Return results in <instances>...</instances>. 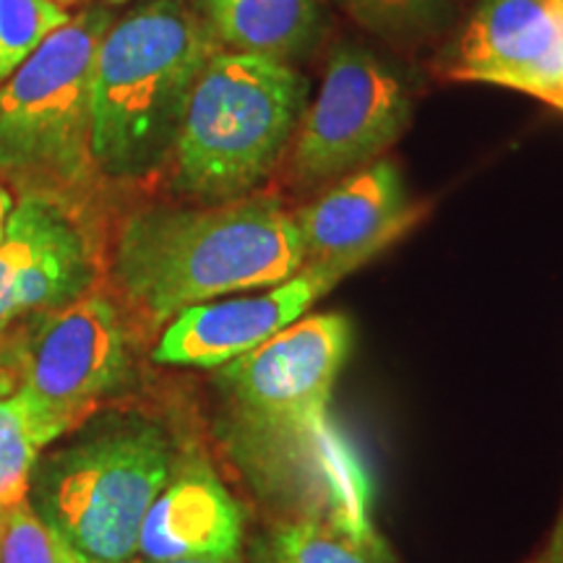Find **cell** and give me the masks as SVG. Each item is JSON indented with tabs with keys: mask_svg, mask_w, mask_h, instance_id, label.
<instances>
[{
	"mask_svg": "<svg viewBox=\"0 0 563 563\" xmlns=\"http://www.w3.org/2000/svg\"><path fill=\"white\" fill-rule=\"evenodd\" d=\"M110 3H125V0H110Z\"/></svg>",
	"mask_w": 563,
	"mask_h": 563,
	"instance_id": "484cf974",
	"label": "cell"
},
{
	"mask_svg": "<svg viewBox=\"0 0 563 563\" xmlns=\"http://www.w3.org/2000/svg\"><path fill=\"white\" fill-rule=\"evenodd\" d=\"M162 563H235V561H217V559H183V561H162Z\"/></svg>",
	"mask_w": 563,
	"mask_h": 563,
	"instance_id": "603a6c76",
	"label": "cell"
},
{
	"mask_svg": "<svg viewBox=\"0 0 563 563\" xmlns=\"http://www.w3.org/2000/svg\"><path fill=\"white\" fill-rule=\"evenodd\" d=\"M264 563H397L378 532L329 519H282L266 538Z\"/></svg>",
	"mask_w": 563,
	"mask_h": 563,
	"instance_id": "9a60e30c",
	"label": "cell"
},
{
	"mask_svg": "<svg viewBox=\"0 0 563 563\" xmlns=\"http://www.w3.org/2000/svg\"><path fill=\"white\" fill-rule=\"evenodd\" d=\"M3 563H87L37 517L30 498L0 509Z\"/></svg>",
	"mask_w": 563,
	"mask_h": 563,
	"instance_id": "ffe728a7",
	"label": "cell"
},
{
	"mask_svg": "<svg viewBox=\"0 0 563 563\" xmlns=\"http://www.w3.org/2000/svg\"><path fill=\"white\" fill-rule=\"evenodd\" d=\"M222 51L290 63L319 42L316 0H199Z\"/></svg>",
	"mask_w": 563,
	"mask_h": 563,
	"instance_id": "4fadbf2b",
	"label": "cell"
},
{
	"mask_svg": "<svg viewBox=\"0 0 563 563\" xmlns=\"http://www.w3.org/2000/svg\"><path fill=\"white\" fill-rule=\"evenodd\" d=\"M173 467L165 428L141 415H112L34 464L30 504L87 563H131L146 511Z\"/></svg>",
	"mask_w": 563,
	"mask_h": 563,
	"instance_id": "5b68a950",
	"label": "cell"
},
{
	"mask_svg": "<svg viewBox=\"0 0 563 563\" xmlns=\"http://www.w3.org/2000/svg\"><path fill=\"white\" fill-rule=\"evenodd\" d=\"M243 548V511L207 462H186L146 511L139 555L146 563L235 561Z\"/></svg>",
	"mask_w": 563,
	"mask_h": 563,
	"instance_id": "7c38bea8",
	"label": "cell"
},
{
	"mask_svg": "<svg viewBox=\"0 0 563 563\" xmlns=\"http://www.w3.org/2000/svg\"><path fill=\"white\" fill-rule=\"evenodd\" d=\"M555 5H559V9H561V13H563V0H555Z\"/></svg>",
	"mask_w": 563,
	"mask_h": 563,
	"instance_id": "d4e9b609",
	"label": "cell"
},
{
	"mask_svg": "<svg viewBox=\"0 0 563 563\" xmlns=\"http://www.w3.org/2000/svg\"><path fill=\"white\" fill-rule=\"evenodd\" d=\"M112 16L87 9L0 84V170L47 188L84 186L91 157L95 60Z\"/></svg>",
	"mask_w": 563,
	"mask_h": 563,
	"instance_id": "8992f818",
	"label": "cell"
},
{
	"mask_svg": "<svg viewBox=\"0 0 563 563\" xmlns=\"http://www.w3.org/2000/svg\"><path fill=\"white\" fill-rule=\"evenodd\" d=\"M95 282L87 238L55 203L34 258L16 282V319L26 313H53L84 298Z\"/></svg>",
	"mask_w": 563,
	"mask_h": 563,
	"instance_id": "5bb4252c",
	"label": "cell"
},
{
	"mask_svg": "<svg viewBox=\"0 0 563 563\" xmlns=\"http://www.w3.org/2000/svg\"><path fill=\"white\" fill-rule=\"evenodd\" d=\"M308 79L290 63L217 51L196 79L173 146V186L220 203L256 191L292 144Z\"/></svg>",
	"mask_w": 563,
	"mask_h": 563,
	"instance_id": "277c9868",
	"label": "cell"
},
{
	"mask_svg": "<svg viewBox=\"0 0 563 563\" xmlns=\"http://www.w3.org/2000/svg\"><path fill=\"white\" fill-rule=\"evenodd\" d=\"M37 441L26 426L21 399H0V509H9L30 498V483L37 464Z\"/></svg>",
	"mask_w": 563,
	"mask_h": 563,
	"instance_id": "d6986e66",
	"label": "cell"
},
{
	"mask_svg": "<svg viewBox=\"0 0 563 563\" xmlns=\"http://www.w3.org/2000/svg\"><path fill=\"white\" fill-rule=\"evenodd\" d=\"M306 266L292 211L274 194L209 207H150L131 214L112 256V279L150 327L199 302L264 290Z\"/></svg>",
	"mask_w": 563,
	"mask_h": 563,
	"instance_id": "7a4b0ae2",
	"label": "cell"
},
{
	"mask_svg": "<svg viewBox=\"0 0 563 563\" xmlns=\"http://www.w3.org/2000/svg\"><path fill=\"white\" fill-rule=\"evenodd\" d=\"M412 100L402 76L357 45L334 47L290 152V178L302 188L340 180L382 159L410 125Z\"/></svg>",
	"mask_w": 563,
	"mask_h": 563,
	"instance_id": "ba28073f",
	"label": "cell"
},
{
	"mask_svg": "<svg viewBox=\"0 0 563 563\" xmlns=\"http://www.w3.org/2000/svg\"><path fill=\"white\" fill-rule=\"evenodd\" d=\"M222 51L186 0H150L112 21L95 60L91 157L108 178L165 165L199 74Z\"/></svg>",
	"mask_w": 563,
	"mask_h": 563,
	"instance_id": "3957f363",
	"label": "cell"
},
{
	"mask_svg": "<svg viewBox=\"0 0 563 563\" xmlns=\"http://www.w3.org/2000/svg\"><path fill=\"white\" fill-rule=\"evenodd\" d=\"M357 269V262H311L264 292L186 308L167 323L152 357L162 365L220 368L300 321L313 302Z\"/></svg>",
	"mask_w": 563,
	"mask_h": 563,
	"instance_id": "30bf717a",
	"label": "cell"
},
{
	"mask_svg": "<svg viewBox=\"0 0 563 563\" xmlns=\"http://www.w3.org/2000/svg\"><path fill=\"white\" fill-rule=\"evenodd\" d=\"M446 79L522 91L563 115V13L555 0H477Z\"/></svg>",
	"mask_w": 563,
	"mask_h": 563,
	"instance_id": "9c48e42d",
	"label": "cell"
},
{
	"mask_svg": "<svg viewBox=\"0 0 563 563\" xmlns=\"http://www.w3.org/2000/svg\"><path fill=\"white\" fill-rule=\"evenodd\" d=\"M363 30L378 37L410 40L446 21L454 0H336Z\"/></svg>",
	"mask_w": 563,
	"mask_h": 563,
	"instance_id": "ac0fdd59",
	"label": "cell"
},
{
	"mask_svg": "<svg viewBox=\"0 0 563 563\" xmlns=\"http://www.w3.org/2000/svg\"><path fill=\"white\" fill-rule=\"evenodd\" d=\"M68 19L53 0H0V84Z\"/></svg>",
	"mask_w": 563,
	"mask_h": 563,
	"instance_id": "e0dca14e",
	"label": "cell"
},
{
	"mask_svg": "<svg viewBox=\"0 0 563 563\" xmlns=\"http://www.w3.org/2000/svg\"><path fill=\"white\" fill-rule=\"evenodd\" d=\"M53 209L55 203L42 194L24 196L0 238V340L16 321V282L37 253Z\"/></svg>",
	"mask_w": 563,
	"mask_h": 563,
	"instance_id": "2e32d148",
	"label": "cell"
},
{
	"mask_svg": "<svg viewBox=\"0 0 563 563\" xmlns=\"http://www.w3.org/2000/svg\"><path fill=\"white\" fill-rule=\"evenodd\" d=\"M306 264L357 262L365 266L422 217L407 196L405 178L391 159L352 170L308 207L292 211Z\"/></svg>",
	"mask_w": 563,
	"mask_h": 563,
	"instance_id": "8fae6325",
	"label": "cell"
},
{
	"mask_svg": "<svg viewBox=\"0 0 563 563\" xmlns=\"http://www.w3.org/2000/svg\"><path fill=\"white\" fill-rule=\"evenodd\" d=\"M350 350L347 316L311 313L217 368L224 452L249 488L285 519L373 527L368 470L332 418Z\"/></svg>",
	"mask_w": 563,
	"mask_h": 563,
	"instance_id": "6da1fadb",
	"label": "cell"
},
{
	"mask_svg": "<svg viewBox=\"0 0 563 563\" xmlns=\"http://www.w3.org/2000/svg\"><path fill=\"white\" fill-rule=\"evenodd\" d=\"M53 3H58V5H63V9H68V5L81 3V0H53Z\"/></svg>",
	"mask_w": 563,
	"mask_h": 563,
	"instance_id": "cb8c5ba5",
	"label": "cell"
},
{
	"mask_svg": "<svg viewBox=\"0 0 563 563\" xmlns=\"http://www.w3.org/2000/svg\"><path fill=\"white\" fill-rule=\"evenodd\" d=\"M131 371L125 323L104 295H84L45 313L21 350L16 397L32 439L47 446L74 431Z\"/></svg>",
	"mask_w": 563,
	"mask_h": 563,
	"instance_id": "52a82bcc",
	"label": "cell"
},
{
	"mask_svg": "<svg viewBox=\"0 0 563 563\" xmlns=\"http://www.w3.org/2000/svg\"><path fill=\"white\" fill-rule=\"evenodd\" d=\"M11 211H13V196H11L9 188L0 186V238H3Z\"/></svg>",
	"mask_w": 563,
	"mask_h": 563,
	"instance_id": "7402d4cb",
	"label": "cell"
},
{
	"mask_svg": "<svg viewBox=\"0 0 563 563\" xmlns=\"http://www.w3.org/2000/svg\"><path fill=\"white\" fill-rule=\"evenodd\" d=\"M530 563H563V509L559 514V519H555V527L551 538H548L545 548L534 555Z\"/></svg>",
	"mask_w": 563,
	"mask_h": 563,
	"instance_id": "44dd1931",
	"label": "cell"
},
{
	"mask_svg": "<svg viewBox=\"0 0 563 563\" xmlns=\"http://www.w3.org/2000/svg\"><path fill=\"white\" fill-rule=\"evenodd\" d=\"M0 563H3V553H0Z\"/></svg>",
	"mask_w": 563,
	"mask_h": 563,
	"instance_id": "4316f807",
	"label": "cell"
}]
</instances>
